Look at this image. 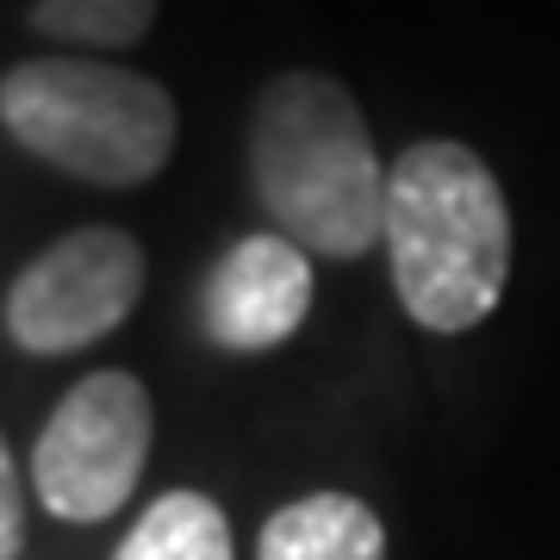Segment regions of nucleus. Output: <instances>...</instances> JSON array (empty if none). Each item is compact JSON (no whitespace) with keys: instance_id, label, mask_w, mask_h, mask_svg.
I'll return each instance as SVG.
<instances>
[{"instance_id":"obj_1","label":"nucleus","mask_w":560,"mask_h":560,"mask_svg":"<svg viewBox=\"0 0 560 560\" xmlns=\"http://www.w3.org/2000/svg\"><path fill=\"white\" fill-rule=\"evenodd\" d=\"M256 206L305 256L361 261L386 224V168L355 94L324 69H280L243 125Z\"/></svg>"},{"instance_id":"obj_2","label":"nucleus","mask_w":560,"mask_h":560,"mask_svg":"<svg viewBox=\"0 0 560 560\" xmlns=\"http://www.w3.org/2000/svg\"><path fill=\"white\" fill-rule=\"evenodd\" d=\"M386 261L405 318L430 337L480 330L511 280V200L460 138H423L386 168Z\"/></svg>"},{"instance_id":"obj_3","label":"nucleus","mask_w":560,"mask_h":560,"mask_svg":"<svg viewBox=\"0 0 560 560\" xmlns=\"http://www.w3.org/2000/svg\"><path fill=\"white\" fill-rule=\"evenodd\" d=\"M0 131L88 187H143L180 143L175 94L106 57H25L0 75Z\"/></svg>"},{"instance_id":"obj_4","label":"nucleus","mask_w":560,"mask_h":560,"mask_svg":"<svg viewBox=\"0 0 560 560\" xmlns=\"http://www.w3.org/2000/svg\"><path fill=\"white\" fill-rule=\"evenodd\" d=\"M150 442H156L150 386L125 368H101L69 386L50 411L32 448V492L57 523H106L138 492Z\"/></svg>"},{"instance_id":"obj_5","label":"nucleus","mask_w":560,"mask_h":560,"mask_svg":"<svg viewBox=\"0 0 560 560\" xmlns=\"http://www.w3.org/2000/svg\"><path fill=\"white\" fill-rule=\"evenodd\" d=\"M143 275H150V261L131 231L81 224L13 275L0 324L25 355H75L88 342L113 337L138 312Z\"/></svg>"},{"instance_id":"obj_6","label":"nucleus","mask_w":560,"mask_h":560,"mask_svg":"<svg viewBox=\"0 0 560 560\" xmlns=\"http://www.w3.org/2000/svg\"><path fill=\"white\" fill-rule=\"evenodd\" d=\"M312 256L280 231L237 237L200 280V330L224 355H261L312 318Z\"/></svg>"},{"instance_id":"obj_7","label":"nucleus","mask_w":560,"mask_h":560,"mask_svg":"<svg viewBox=\"0 0 560 560\" xmlns=\"http://www.w3.org/2000/svg\"><path fill=\"white\" fill-rule=\"evenodd\" d=\"M256 560H386V523L355 492H305L261 523Z\"/></svg>"},{"instance_id":"obj_8","label":"nucleus","mask_w":560,"mask_h":560,"mask_svg":"<svg viewBox=\"0 0 560 560\" xmlns=\"http://www.w3.org/2000/svg\"><path fill=\"white\" fill-rule=\"evenodd\" d=\"M113 560H237V541H231V517L206 492L175 486L131 523Z\"/></svg>"},{"instance_id":"obj_9","label":"nucleus","mask_w":560,"mask_h":560,"mask_svg":"<svg viewBox=\"0 0 560 560\" xmlns=\"http://www.w3.org/2000/svg\"><path fill=\"white\" fill-rule=\"evenodd\" d=\"M162 0H38L32 32L44 44H75V57H113L150 38Z\"/></svg>"},{"instance_id":"obj_10","label":"nucleus","mask_w":560,"mask_h":560,"mask_svg":"<svg viewBox=\"0 0 560 560\" xmlns=\"http://www.w3.org/2000/svg\"><path fill=\"white\" fill-rule=\"evenodd\" d=\"M25 548V486H20V460L0 436V560H20Z\"/></svg>"}]
</instances>
